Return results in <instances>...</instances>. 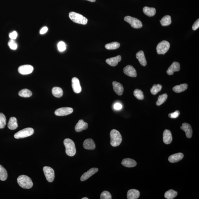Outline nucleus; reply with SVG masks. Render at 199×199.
Here are the masks:
<instances>
[{
	"label": "nucleus",
	"mask_w": 199,
	"mask_h": 199,
	"mask_svg": "<svg viewBox=\"0 0 199 199\" xmlns=\"http://www.w3.org/2000/svg\"><path fill=\"white\" fill-rule=\"evenodd\" d=\"M64 144L65 146V152L67 155L70 157L74 156L76 154V149L73 141L70 139H65L64 140Z\"/></svg>",
	"instance_id": "1"
},
{
	"label": "nucleus",
	"mask_w": 199,
	"mask_h": 199,
	"mask_svg": "<svg viewBox=\"0 0 199 199\" xmlns=\"http://www.w3.org/2000/svg\"><path fill=\"white\" fill-rule=\"evenodd\" d=\"M17 182L20 186L23 188L30 189L33 186L32 179L26 175L19 176L17 179Z\"/></svg>",
	"instance_id": "2"
},
{
	"label": "nucleus",
	"mask_w": 199,
	"mask_h": 199,
	"mask_svg": "<svg viewBox=\"0 0 199 199\" xmlns=\"http://www.w3.org/2000/svg\"><path fill=\"white\" fill-rule=\"evenodd\" d=\"M111 145L113 147L119 146L122 141V138L119 132L116 129H113L110 134Z\"/></svg>",
	"instance_id": "3"
},
{
	"label": "nucleus",
	"mask_w": 199,
	"mask_h": 199,
	"mask_svg": "<svg viewBox=\"0 0 199 199\" xmlns=\"http://www.w3.org/2000/svg\"><path fill=\"white\" fill-rule=\"evenodd\" d=\"M69 17L74 22L76 23L85 25L88 23V20L82 15L75 12H70L69 14Z\"/></svg>",
	"instance_id": "4"
},
{
	"label": "nucleus",
	"mask_w": 199,
	"mask_h": 199,
	"mask_svg": "<svg viewBox=\"0 0 199 199\" xmlns=\"http://www.w3.org/2000/svg\"><path fill=\"white\" fill-rule=\"evenodd\" d=\"M34 133V130L31 128H27L18 132L14 134V137L16 139L23 138L32 135Z\"/></svg>",
	"instance_id": "5"
},
{
	"label": "nucleus",
	"mask_w": 199,
	"mask_h": 199,
	"mask_svg": "<svg viewBox=\"0 0 199 199\" xmlns=\"http://www.w3.org/2000/svg\"><path fill=\"white\" fill-rule=\"evenodd\" d=\"M124 20L129 23L131 27L135 29H139L142 27L141 21L136 18L130 16H126L124 18Z\"/></svg>",
	"instance_id": "6"
},
{
	"label": "nucleus",
	"mask_w": 199,
	"mask_h": 199,
	"mask_svg": "<svg viewBox=\"0 0 199 199\" xmlns=\"http://www.w3.org/2000/svg\"><path fill=\"white\" fill-rule=\"evenodd\" d=\"M170 44L166 41H163L158 44L157 47V52L159 54H164L170 48Z\"/></svg>",
	"instance_id": "7"
},
{
	"label": "nucleus",
	"mask_w": 199,
	"mask_h": 199,
	"mask_svg": "<svg viewBox=\"0 0 199 199\" xmlns=\"http://www.w3.org/2000/svg\"><path fill=\"white\" fill-rule=\"evenodd\" d=\"M43 171L48 181L50 182H53L55 178V173L53 169L50 167L45 166L43 167Z\"/></svg>",
	"instance_id": "8"
},
{
	"label": "nucleus",
	"mask_w": 199,
	"mask_h": 199,
	"mask_svg": "<svg viewBox=\"0 0 199 199\" xmlns=\"http://www.w3.org/2000/svg\"><path fill=\"white\" fill-rule=\"evenodd\" d=\"M73 108L70 107H62L58 108L55 112V114L57 116H64L71 114L73 112Z\"/></svg>",
	"instance_id": "9"
},
{
	"label": "nucleus",
	"mask_w": 199,
	"mask_h": 199,
	"mask_svg": "<svg viewBox=\"0 0 199 199\" xmlns=\"http://www.w3.org/2000/svg\"><path fill=\"white\" fill-rule=\"evenodd\" d=\"M33 70L34 68L32 66L26 65L19 67L18 68V72L21 75H26L32 73Z\"/></svg>",
	"instance_id": "10"
},
{
	"label": "nucleus",
	"mask_w": 199,
	"mask_h": 199,
	"mask_svg": "<svg viewBox=\"0 0 199 199\" xmlns=\"http://www.w3.org/2000/svg\"><path fill=\"white\" fill-rule=\"evenodd\" d=\"M72 87L73 91L76 93L81 92L82 88L80 86L79 80L76 77L72 78Z\"/></svg>",
	"instance_id": "11"
},
{
	"label": "nucleus",
	"mask_w": 199,
	"mask_h": 199,
	"mask_svg": "<svg viewBox=\"0 0 199 199\" xmlns=\"http://www.w3.org/2000/svg\"><path fill=\"white\" fill-rule=\"evenodd\" d=\"M124 73L128 76L131 77H136L137 76V73L135 69L132 66L127 65L125 67L123 70Z\"/></svg>",
	"instance_id": "12"
},
{
	"label": "nucleus",
	"mask_w": 199,
	"mask_h": 199,
	"mask_svg": "<svg viewBox=\"0 0 199 199\" xmlns=\"http://www.w3.org/2000/svg\"><path fill=\"white\" fill-rule=\"evenodd\" d=\"M180 70V64L178 62H174L168 69L167 73L169 75H173L174 72H178Z\"/></svg>",
	"instance_id": "13"
},
{
	"label": "nucleus",
	"mask_w": 199,
	"mask_h": 199,
	"mask_svg": "<svg viewBox=\"0 0 199 199\" xmlns=\"http://www.w3.org/2000/svg\"><path fill=\"white\" fill-rule=\"evenodd\" d=\"M181 129L185 131L186 136L188 138H191L192 135V130L191 126L188 123H184L181 126Z\"/></svg>",
	"instance_id": "14"
},
{
	"label": "nucleus",
	"mask_w": 199,
	"mask_h": 199,
	"mask_svg": "<svg viewBox=\"0 0 199 199\" xmlns=\"http://www.w3.org/2000/svg\"><path fill=\"white\" fill-rule=\"evenodd\" d=\"M98 170V169L97 168H92L90 169L88 171V172L85 173L82 176L81 178H80V180L83 182L87 180L92 176L96 173Z\"/></svg>",
	"instance_id": "15"
},
{
	"label": "nucleus",
	"mask_w": 199,
	"mask_h": 199,
	"mask_svg": "<svg viewBox=\"0 0 199 199\" xmlns=\"http://www.w3.org/2000/svg\"><path fill=\"white\" fill-rule=\"evenodd\" d=\"M88 127V123L85 122L83 120H80L76 126L75 130L77 132H80L83 130L86 129Z\"/></svg>",
	"instance_id": "16"
},
{
	"label": "nucleus",
	"mask_w": 199,
	"mask_h": 199,
	"mask_svg": "<svg viewBox=\"0 0 199 199\" xmlns=\"http://www.w3.org/2000/svg\"><path fill=\"white\" fill-rule=\"evenodd\" d=\"M113 89L117 94L121 96L124 92V88L123 86L120 83L116 81L113 82Z\"/></svg>",
	"instance_id": "17"
},
{
	"label": "nucleus",
	"mask_w": 199,
	"mask_h": 199,
	"mask_svg": "<svg viewBox=\"0 0 199 199\" xmlns=\"http://www.w3.org/2000/svg\"><path fill=\"white\" fill-rule=\"evenodd\" d=\"M184 157V154L182 153H178L171 155L169 157V162L172 163H176L182 160Z\"/></svg>",
	"instance_id": "18"
},
{
	"label": "nucleus",
	"mask_w": 199,
	"mask_h": 199,
	"mask_svg": "<svg viewBox=\"0 0 199 199\" xmlns=\"http://www.w3.org/2000/svg\"><path fill=\"white\" fill-rule=\"evenodd\" d=\"M121 57L119 55L116 57L111 58L106 60V63L112 67H115L118 65V62H120Z\"/></svg>",
	"instance_id": "19"
},
{
	"label": "nucleus",
	"mask_w": 199,
	"mask_h": 199,
	"mask_svg": "<svg viewBox=\"0 0 199 199\" xmlns=\"http://www.w3.org/2000/svg\"><path fill=\"white\" fill-rule=\"evenodd\" d=\"M172 133L169 130L166 129L164 131L163 134V141L166 144H171L172 141Z\"/></svg>",
	"instance_id": "20"
},
{
	"label": "nucleus",
	"mask_w": 199,
	"mask_h": 199,
	"mask_svg": "<svg viewBox=\"0 0 199 199\" xmlns=\"http://www.w3.org/2000/svg\"><path fill=\"white\" fill-rule=\"evenodd\" d=\"M83 147L87 150H94L96 148V145L93 139H88L85 140L83 144Z\"/></svg>",
	"instance_id": "21"
},
{
	"label": "nucleus",
	"mask_w": 199,
	"mask_h": 199,
	"mask_svg": "<svg viewBox=\"0 0 199 199\" xmlns=\"http://www.w3.org/2000/svg\"><path fill=\"white\" fill-rule=\"evenodd\" d=\"M136 58L139 60V63H140L141 65L142 66H146L147 64L145 57V56L144 52L142 51H139L136 54Z\"/></svg>",
	"instance_id": "22"
},
{
	"label": "nucleus",
	"mask_w": 199,
	"mask_h": 199,
	"mask_svg": "<svg viewBox=\"0 0 199 199\" xmlns=\"http://www.w3.org/2000/svg\"><path fill=\"white\" fill-rule=\"evenodd\" d=\"M121 164L124 166L127 167H133L136 165V162L135 160L130 158L123 159L122 161Z\"/></svg>",
	"instance_id": "23"
},
{
	"label": "nucleus",
	"mask_w": 199,
	"mask_h": 199,
	"mask_svg": "<svg viewBox=\"0 0 199 199\" xmlns=\"http://www.w3.org/2000/svg\"><path fill=\"white\" fill-rule=\"evenodd\" d=\"M140 192L136 189H131L128 191L127 194L128 199H136L139 198Z\"/></svg>",
	"instance_id": "24"
},
{
	"label": "nucleus",
	"mask_w": 199,
	"mask_h": 199,
	"mask_svg": "<svg viewBox=\"0 0 199 199\" xmlns=\"http://www.w3.org/2000/svg\"><path fill=\"white\" fill-rule=\"evenodd\" d=\"M8 128L11 130H14L18 127L17 119L14 117H11L9 120L8 125Z\"/></svg>",
	"instance_id": "25"
},
{
	"label": "nucleus",
	"mask_w": 199,
	"mask_h": 199,
	"mask_svg": "<svg viewBox=\"0 0 199 199\" xmlns=\"http://www.w3.org/2000/svg\"><path fill=\"white\" fill-rule=\"evenodd\" d=\"M187 88H188V85L187 84H182L174 87L173 90L176 93H180L185 91L187 89Z\"/></svg>",
	"instance_id": "26"
},
{
	"label": "nucleus",
	"mask_w": 199,
	"mask_h": 199,
	"mask_svg": "<svg viewBox=\"0 0 199 199\" xmlns=\"http://www.w3.org/2000/svg\"><path fill=\"white\" fill-rule=\"evenodd\" d=\"M143 12L146 15L152 17L155 14L156 10L154 8L145 7L143 8Z\"/></svg>",
	"instance_id": "27"
},
{
	"label": "nucleus",
	"mask_w": 199,
	"mask_h": 199,
	"mask_svg": "<svg viewBox=\"0 0 199 199\" xmlns=\"http://www.w3.org/2000/svg\"><path fill=\"white\" fill-rule=\"evenodd\" d=\"M52 93L54 96L56 98H60L63 96V91L61 88L55 87L52 89Z\"/></svg>",
	"instance_id": "28"
},
{
	"label": "nucleus",
	"mask_w": 199,
	"mask_h": 199,
	"mask_svg": "<svg viewBox=\"0 0 199 199\" xmlns=\"http://www.w3.org/2000/svg\"><path fill=\"white\" fill-rule=\"evenodd\" d=\"M177 195V192L173 190H170L165 192L164 197L167 199H173L175 198Z\"/></svg>",
	"instance_id": "29"
},
{
	"label": "nucleus",
	"mask_w": 199,
	"mask_h": 199,
	"mask_svg": "<svg viewBox=\"0 0 199 199\" xmlns=\"http://www.w3.org/2000/svg\"><path fill=\"white\" fill-rule=\"evenodd\" d=\"M120 44L119 42H114L107 44L105 47L107 50H113L119 48Z\"/></svg>",
	"instance_id": "30"
},
{
	"label": "nucleus",
	"mask_w": 199,
	"mask_h": 199,
	"mask_svg": "<svg viewBox=\"0 0 199 199\" xmlns=\"http://www.w3.org/2000/svg\"><path fill=\"white\" fill-rule=\"evenodd\" d=\"M160 21L161 24L163 26H169L172 23L171 17L169 15L164 16Z\"/></svg>",
	"instance_id": "31"
},
{
	"label": "nucleus",
	"mask_w": 199,
	"mask_h": 199,
	"mask_svg": "<svg viewBox=\"0 0 199 199\" xmlns=\"http://www.w3.org/2000/svg\"><path fill=\"white\" fill-rule=\"evenodd\" d=\"M8 178L7 171L2 166L0 165V180L5 181Z\"/></svg>",
	"instance_id": "32"
},
{
	"label": "nucleus",
	"mask_w": 199,
	"mask_h": 199,
	"mask_svg": "<svg viewBox=\"0 0 199 199\" xmlns=\"http://www.w3.org/2000/svg\"><path fill=\"white\" fill-rule=\"evenodd\" d=\"M19 95L23 98H29L32 96V93L30 90L25 89L20 90L19 92Z\"/></svg>",
	"instance_id": "33"
},
{
	"label": "nucleus",
	"mask_w": 199,
	"mask_h": 199,
	"mask_svg": "<svg viewBox=\"0 0 199 199\" xmlns=\"http://www.w3.org/2000/svg\"><path fill=\"white\" fill-rule=\"evenodd\" d=\"M167 95L166 93L159 96L158 98V100L156 103V104L158 106H160L161 105L165 102L167 99Z\"/></svg>",
	"instance_id": "34"
},
{
	"label": "nucleus",
	"mask_w": 199,
	"mask_h": 199,
	"mask_svg": "<svg viewBox=\"0 0 199 199\" xmlns=\"http://www.w3.org/2000/svg\"><path fill=\"white\" fill-rule=\"evenodd\" d=\"M162 87L160 84L154 85L151 89V92L153 95H157L162 89Z\"/></svg>",
	"instance_id": "35"
},
{
	"label": "nucleus",
	"mask_w": 199,
	"mask_h": 199,
	"mask_svg": "<svg viewBox=\"0 0 199 199\" xmlns=\"http://www.w3.org/2000/svg\"><path fill=\"white\" fill-rule=\"evenodd\" d=\"M134 95L138 99L142 100L144 99V93L140 90L136 89L135 90L134 92Z\"/></svg>",
	"instance_id": "36"
},
{
	"label": "nucleus",
	"mask_w": 199,
	"mask_h": 199,
	"mask_svg": "<svg viewBox=\"0 0 199 199\" xmlns=\"http://www.w3.org/2000/svg\"><path fill=\"white\" fill-rule=\"evenodd\" d=\"M5 116L2 113H0V129H3L5 126L6 124Z\"/></svg>",
	"instance_id": "37"
},
{
	"label": "nucleus",
	"mask_w": 199,
	"mask_h": 199,
	"mask_svg": "<svg viewBox=\"0 0 199 199\" xmlns=\"http://www.w3.org/2000/svg\"><path fill=\"white\" fill-rule=\"evenodd\" d=\"M100 199H111L112 197L111 194L109 192L104 191L102 192L100 195Z\"/></svg>",
	"instance_id": "38"
},
{
	"label": "nucleus",
	"mask_w": 199,
	"mask_h": 199,
	"mask_svg": "<svg viewBox=\"0 0 199 199\" xmlns=\"http://www.w3.org/2000/svg\"><path fill=\"white\" fill-rule=\"evenodd\" d=\"M8 45L11 50H16L17 48V45L14 40L11 39L8 42Z\"/></svg>",
	"instance_id": "39"
},
{
	"label": "nucleus",
	"mask_w": 199,
	"mask_h": 199,
	"mask_svg": "<svg viewBox=\"0 0 199 199\" xmlns=\"http://www.w3.org/2000/svg\"><path fill=\"white\" fill-rule=\"evenodd\" d=\"M58 48L60 51L63 52L66 50V46L64 42H59L58 44Z\"/></svg>",
	"instance_id": "40"
},
{
	"label": "nucleus",
	"mask_w": 199,
	"mask_h": 199,
	"mask_svg": "<svg viewBox=\"0 0 199 199\" xmlns=\"http://www.w3.org/2000/svg\"><path fill=\"white\" fill-rule=\"evenodd\" d=\"M180 112L177 110L174 112L170 113L169 114V117L171 118H176L178 117L180 114Z\"/></svg>",
	"instance_id": "41"
},
{
	"label": "nucleus",
	"mask_w": 199,
	"mask_h": 199,
	"mask_svg": "<svg viewBox=\"0 0 199 199\" xmlns=\"http://www.w3.org/2000/svg\"><path fill=\"white\" fill-rule=\"evenodd\" d=\"M17 33L16 31H14V32L11 33L9 34V35L10 38L11 39H13V40L16 39L17 38Z\"/></svg>",
	"instance_id": "42"
},
{
	"label": "nucleus",
	"mask_w": 199,
	"mask_h": 199,
	"mask_svg": "<svg viewBox=\"0 0 199 199\" xmlns=\"http://www.w3.org/2000/svg\"><path fill=\"white\" fill-rule=\"evenodd\" d=\"M199 27V20L198 19L197 21L194 23L192 26V29L193 30H196L198 29Z\"/></svg>",
	"instance_id": "43"
},
{
	"label": "nucleus",
	"mask_w": 199,
	"mask_h": 199,
	"mask_svg": "<svg viewBox=\"0 0 199 199\" xmlns=\"http://www.w3.org/2000/svg\"><path fill=\"white\" fill-rule=\"evenodd\" d=\"M122 105L121 104L118 103H115L114 106V108L116 110H121L122 108Z\"/></svg>",
	"instance_id": "44"
},
{
	"label": "nucleus",
	"mask_w": 199,
	"mask_h": 199,
	"mask_svg": "<svg viewBox=\"0 0 199 199\" xmlns=\"http://www.w3.org/2000/svg\"><path fill=\"white\" fill-rule=\"evenodd\" d=\"M48 30V29L47 27H44L42 29H41L40 31V33L41 34H43L45 33H47Z\"/></svg>",
	"instance_id": "45"
},
{
	"label": "nucleus",
	"mask_w": 199,
	"mask_h": 199,
	"mask_svg": "<svg viewBox=\"0 0 199 199\" xmlns=\"http://www.w3.org/2000/svg\"><path fill=\"white\" fill-rule=\"evenodd\" d=\"M87 1L91 2H95L96 1V0H87Z\"/></svg>",
	"instance_id": "46"
},
{
	"label": "nucleus",
	"mask_w": 199,
	"mask_h": 199,
	"mask_svg": "<svg viewBox=\"0 0 199 199\" xmlns=\"http://www.w3.org/2000/svg\"><path fill=\"white\" fill-rule=\"evenodd\" d=\"M89 198H87V197H84V198H82V199H88Z\"/></svg>",
	"instance_id": "47"
}]
</instances>
